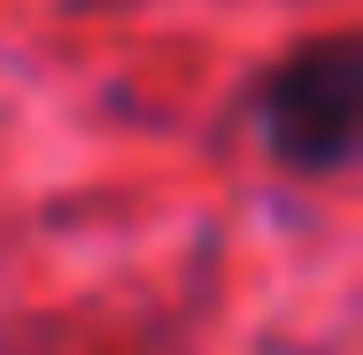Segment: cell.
Wrapping results in <instances>:
<instances>
[{
	"mask_svg": "<svg viewBox=\"0 0 363 355\" xmlns=\"http://www.w3.org/2000/svg\"><path fill=\"white\" fill-rule=\"evenodd\" d=\"M255 124H263V147L301 170V178H325L356 154V124H363V62L356 39L333 31V39H309L294 47L286 62L271 70L263 101H255Z\"/></svg>",
	"mask_w": 363,
	"mask_h": 355,
	"instance_id": "cell-1",
	"label": "cell"
}]
</instances>
